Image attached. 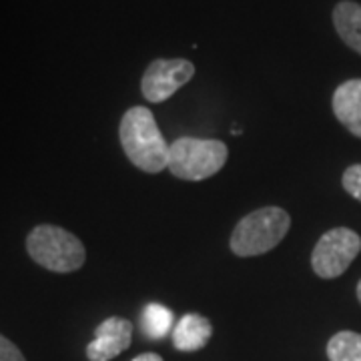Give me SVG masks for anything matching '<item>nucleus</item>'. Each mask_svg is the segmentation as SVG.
Listing matches in <instances>:
<instances>
[{
    "instance_id": "423d86ee",
    "label": "nucleus",
    "mask_w": 361,
    "mask_h": 361,
    "mask_svg": "<svg viewBox=\"0 0 361 361\" xmlns=\"http://www.w3.org/2000/svg\"><path fill=\"white\" fill-rule=\"evenodd\" d=\"M195 77V65L187 59H157L147 66L141 80L142 97L149 103H165Z\"/></svg>"
},
{
    "instance_id": "2eb2a0df",
    "label": "nucleus",
    "mask_w": 361,
    "mask_h": 361,
    "mask_svg": "<svg viewBox=\"0 0 361 361\" xmlns=\"http://www.w3.org/2000/svg\"><path fill=\"white\" fill-rule=\"evenodd\" d=\"M133 361H163V357L157 355V353H141V355H137Z\"/></svg>"
},
{
    "instance_id": "6e6552de",
    "label": "nucleus",
    "mask_w": 361,
    "mask_h": 361,
    "mask_svg": "<svg viewBox=\"0 0 361 361\" xmlns=\"http://www.w3.org/2000/svg\"><path fill=\"white\" fill-rule=\"evenodd\" d=\"M334 115L345 129L361 139V78L341 82L331 99Z\"/></svg>"
},
{
    "instance_id": "f8f14e48",
    "label": "nucleus",
    "mask_w": 361,
    "mask_h": 361,
    "mask_svg": "<svg viewBox=\"0 0 361 361\" xmlns=\"http://www.w3.org/2000/svg\"><path fill=\"white\" fill-rule=\"evenodd\" d=\"M329 361H361V334L339 331L327 343Z\"/></svg>"
},
{
    "instance_id": "ddd939ff",
    "label": "nucleus",
    "mask_w": 361,
    "mask_h": 361,
    "mask_svg": "<svg viewBox=\"0 0 361 361\" xmlns=\"http://www.w3.org/2000/svg\"><path fill=\"white\" fill-rule=\"evenodd\" d=\"M341 185L353 199L361 201V165H351L345 169L341 177Z\"/></svg>"
},
{
    "instance_id": "9b49d317",
    "label": "nucleus",
    "mask_w": 361,
    "mask_h": 361,
    "mask_svg": "<svg viewBox=\"0 0 361 361\" xmlns=\"http://www.w3.org/2000/svg\"><path fill=\"white\" fill-rule=\"evenodd\" d=\"M173 327V311L161 303H149L142 311V331L149 339H163Z\"/></svg>"
},
{
    "instance_id": "0eeeda50",
    "label": "nucleus",
    "mask_w": 361,
    "mask_h": 361,
    "mask_svg": "<svg viewBox=\"0 0 361 361\" xmlns=\"http://www.w3.org/2000/svg\"><path fill=\"white\" fill-rule=\"evenodd\" d=\"M133 325L125 317H109L94 329V339L87 345L89 361H111L130 348Z\"/></svg>"
},
{
    "instance_id": "4468645a",
    "label": "nucleus",
    "mask_w": 361,
    "mask_h": 361,
    "mask_svg": "<svg viewBox=\"0 0 361 361\" xmlns=\"http://www.w3.org/2000/svg\"><path fill=\"white\" fill-rule=\"evenodd\" d=\"M0 361H26L23 351L14 345L11 339L0 336Z\"/></svg>"
},
{
    "instance_id": "f03ea898",
    "label": "nucleus",
    "mask_w": 361,
    "mask_h": 361,
    "mask_svg": "<svg viewBox=\"0 0 361 361\" xmlns=\"http://www.w3.org/2000/svg\"><path fill=\"white\" fill-rule=\"evenodd\" d=\"M291 227V217L281 207H261L237 223L229 247L237 257H257L279 245Z\"/></svg>"
},
{
    "instance_id": "20e7f679",
    "label": "nucleus",
    "mask_w": 361,
    "mask_h": 361,
    "mask_svg": "<svg viewBox=\"0 0 361 361\" xmlns=\"http://www.w3.org/2000/svg\"><path fill=\"white\" fill-rule=\"evenodd\" d=\"M229 149L217 139L179 137L169 147L167 169L183 180H205L225 167Z\"/></svg>"
},
{
    "instance_id": "f257e3e1",
    "label": "nucleus",
    "mask_w": 361,
    "mask_h": 361,
    "mask_svg": "<svg viewBox=\"0 0 361 361\" xmlns=\"http://www.w3.org/2000/svg\"><path fill=\"white\" fill-rule=\"evenodd\" d=\"M118 139L130 163L145 173H161L169 165V147L155 115L147 106L129 109L118 127Z\"/></svg>"
},
{
    "instance_id": "9d476101",
    "label": "nucleus",
    "mask_w": 361,
    "mask_h": 361,
    "mask_svg": "<svg viewBox=\"0 0 361 361\" xmlns=\"http://www.w3.org/2000/svg\"><path fill=\"white\" fill-rule=\"evenodd\" d=\"M334 26L339 39L351 51L361 54V4L351 0H341L334 8Z\"/></svg>"
},
{
    "instance_id": "dca6fc26",
    "label": "nucleus",
    "mask_w": 361,
    "mask_h": 361,
    "mask_svg": "<svg viewBox=\"0 0 361 361\" xmlns=\"http://www.w3.org/2000/svg\"><path fill=\"white\" fill-rule=\"evenodd\" d=\"M357 299H360V303H361V281L357 283Z\"/></svg>"
},
{
    "instance_id": "7ed1b4c3",
    "label": "nucleus",
    "mask_w": 361,
    "mask_h": 361,
    "mask_svg": "<svg viewBox=\"0 0 361 361\" xmlns=\"http://www.w3.org/2000/svg\"><path fill=\"white\" fill-rule=\"evenodd\" d=\"M26 251L37 265L52 273H73L87 261L82 241L56 225H37L26 237Z\"/></svg>"
},
{
    "instance_id": "39448f33",
    "label": "nucleus",
    "mask_w": 361,
    "mask_h": 361,
    "mask_svg": "<svg viewBox=\"0 0 361 361\" xmlns=\"http://www.w3.org/2000/svg\"><path fill=\"white\" fill-rule=\"evenodd\" d=\"M360 251V235L348 227H336L323 233L315 243L311 253V267L322 279H336L348 271Z\"/></svg>"
},
{
    "instance_id": "1a4fd4ad",
    "label": "nucleus",
    "mask_w": 361,
    "mask_h": 361,
    "mask_svg": "<svg viewBox=\"0 0 361 361\" xmlns=\"http://www.w3.org/2000/svg\"><path fill=\"white\" fill-rule=\"evenodd\" d=\"M211 336H213V325L207 317L199 313H187L173 329V345L179 351L191 353L205 348Z\"/></svg>"
}]
</instances>
